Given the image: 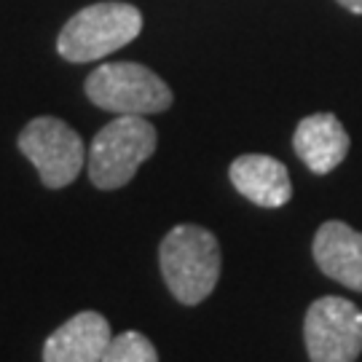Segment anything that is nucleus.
I'll use <instances>...</instances> for the list:
<instances>
[{
    "label": "nucleus",
    "instance_id": "nucleus-1",
    "mask_svg": "<svg viewBox=\"0 0 362 362\" xmlns=\"http://www.w3.org/2000/svg\"><path fill=\"white\" fill-rule=\"evenodd\" d=\"M220 245L215 233L182 223L161 239L158 247V266L167 282L169 293L182 306H199L220 279Z\"/></svg>",
    "mask_w": 362,
    "mask_h": 362
},
{
    "label": "nucleus",
    "instance_id": "nucleus-2",
    "mask_svg": "<svg viewBox=\"0 0 362 362\" xmlns=\"http://www.w3.org/2000/svg\"><path fill=\"white\" fill-rule=\"evenodd\" d=\"M140 30L143 13L137 6L105 0L81 8L67 19L57 38V52L67 62H97L132 43L140 35Z\"/></svg>",
    "mask_w": 362,
    "mask_h": 362
},
{
    "label": "nucleus",
    "instance_id": "nucleus-3",
    "mask_svg": "<svg viewBox=\"0 0 362 362\" xmlns=\"http://www.w3.org/2000/svg\"><path fill=\"white\" fill-rule=\"evenodd\" d=\"M158 134L148 116H118L94 134L89 145V180L100 191L124 188L156 153Z\"/></svg>",
    "mask_w": 362,
    "mask_h": 362
},
{
    "label": "nucleus",
    "instance_id": "nucleus-4",
    "mask_svg": "<svg viewBox=\"0 0 362 362\" xmlns=\"http://www.w3.org/2000/svg\"><path fill=\"white\" fill-rule=\"evenodd\" d=\"M86 97L118 116H153L172 105V89L140 62H105L86 78Z\"/></svg>",
    "mask_w": 362,
    "mask_h": 362
},
{
    "label": "nucleus",
    "instance_id": "nucleus-5",
    "mask_svg": "<svg viewBox=\"0 0 362 362\" xmlns=\"http://www.w3.org/2000/svg\"><path fill=\"white\" fill-rule=\"evenodd\" d=\"M19 151L38 169L46 188H65L83 169V140L70 124L54 116H38L19 132Z\"/></svg>",
    "mask_w": 362,
    "mask_h": 362
},
{
    "label": "nucleus",
    "instance_id": "nucleus-6",
    "mask_svg": "<svg viewBox=\"0 0 362 362\" xmlns=\"http://www.w3.org/2000/svg\"><path fill=\"white\" fill-rule=\"evenodd\" d=\"M311 362H354L362 351V311L338 296L317 298L303 320Z\"/></svg>",
    "mask_w": 362,
    "mask_h": 362
},
{
    "label": "nucleus",
    "instance_id": "nucleus-7",
    "mask_svg": "<svg viewBox=\"0 0 362 362\" xmlns=\"http://www.w3.org/2000/svg\"><path fill=\"white\" fill-rule=\"evenodd\" d=\"M110 341V325L100 311H78L46 338L43 362H103Z\"/></svg>",
    "mask_w": 362,
    "mask_h": 362
},
{
    "label": "nucleus",
    "instance_id": "nucleus-8",
    "mask_svg": "<svg viewBox=\"0 0 362 362\" xmlns=\"http://www.w3.org/2000/svg\"><path fill=\"white\" fill-rule=\"evenodd\" d=\"M320 272L349 290L362 293V233L341 220H327L320 226L311 245Z\"/></svg>",
    "mask_w": 362,
    "mask_h": 362
},
{
    "label": "nucleus",
    "instance_id": "nucleus-9",
    "mask_svg": "<svg viewBox=\"0 0 362 362\" xmlns=\"http://www.w3.org/2000/svg\"><path fill=\"white\" fill-rule=\"evenodd\" d=\"M233 188L258 207H285L293 196V182L287 167L266 153L239 156L228 169Z\"/></svg>",
    "mask_w": 362,
    "mask_h": 362
},
{
    "label": "nucleus",
    "instance_id": "nucleus-10",
    "mask_svg": "<svg viewBox=\"0 0 362 362\" xmlns=\"http://www.w3.org/2000/svg\"><path fill=\"white\" fill-rule=\"evenodd\" d=\"M293 148L314 175H327L349 153V134L333 113H314L298 124Z\"/></svg>",
    "mask_w": 362,
    "mask_h": 362
},
{
    "label": "nucleus",
    "instance_id": "nucleus-11",
    "mask_svg": "<svg viewBox=\"0 0 362 362\" xmlns=\"http://www.w3.org/2000/svg\"><path fill=\"white\" fill-rule=\"evenodd\" d=\"M103 362H158L153 341L137 330H124L110 341Z\"/></svg>",
    "mask_w": 362,
    "mask_h": 362
},
{
    "label": "nucleus",
    "instance_id": "nucleus-12",
    "mask_svg": "<svg viewBox=\"0 0 362 362\" xmlns=\"http://www.w3.org/2000/svg\"><path fill=\"white\" fill-rule=\"evenodd\" d=\"M344 8H349L351 13H362V0H338Z\"/></svg>",
    "mask_w": 362,
    "mask_h": 362
}]
</instances>
